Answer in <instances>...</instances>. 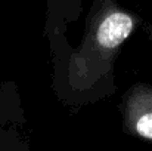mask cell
Returning <instances> with one entry per match:
<instances>
[{
    "label": "cell",
    "instance_id": "obj_1",
    "mask_svg": "<svg viewBox=\"0 0 152 151\" xmlns=\"http://www.w3.org/2000/svg\"><path fill=\"white\" fill-rule=\"evenodd\" d=\"M139 22L117 0L93 1L83 40L68 56L66 83L71 95H90L112 76L118 52Z\"/></svg>",
    "mask_w": 152,
    "mask_h": 151
},
{
    "label": "cell",
    "instance_id": "obj_2",
    "mask_svg": "<svg viewBox=\"0 0 152 151\" xmlns=\"http://www.w3.org/2000/svg\"><path fill=\"white\" fill-rule=\"evenodd\" d=\"M124 132L152 142V86L133 85L123 96Z\"/></svg>",
    "mask_w": 152,
    "mask_h": 151
},
{
    "label": "cell",
    "instance_id": "obj_3",
    "mask_svg": "<svg viewBox=\"0 0 152 151\" xmlns=\"http://www.w3.org/2000/svg\"><path fill=\"white\" fill-rule=\"evenodd\" d=\"M0 151H7V150H4V148H1V147H0Z\"/></svg>",
    "mask_w": 152,
    "mask_h": 151
}]
</instances>
